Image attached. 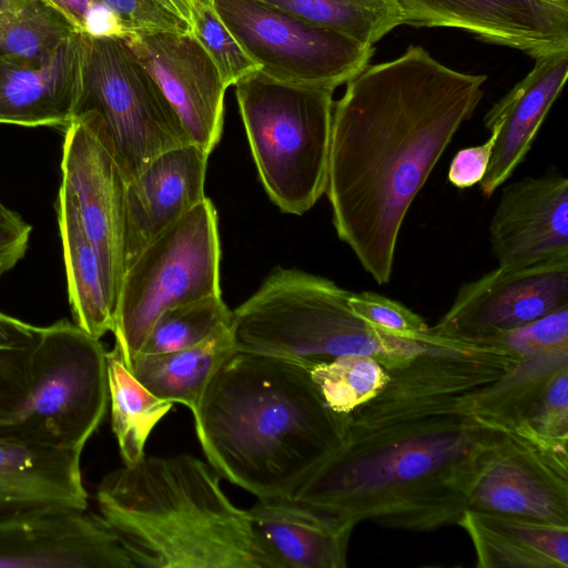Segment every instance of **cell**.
Segmentation results:
<instances>
[{
  "label": "cell",
  "instance_id": "cell-25",
  "mask_svg": "<svg viewBox=\"0 0 568 568\" xmlns=\"http://www.w3.org/2000/svg\"><path fill=\"white\" fill-rule=\"evenodd\" d=\"M54 207L73 323L100 339L113 331L114 312L105 292L97 253L82 227L77 210L61 187Z\"/></svg>",
  "mask_w": 568,
  "mask_h": 568
},
{
  "label": "cell",
  "instance_id": "cell-21",
  "mask_svg": "<svg viewBox=\"0 0 568 568\" xmlns=\"http://www.w3.org/2000/svg\"><path fill=\"white\" fill-rule=\"evenodd\" d=\"M567 75L568 50L539 57L531 71L486 113V129L498 125L499 133L480 182L484 196L490 197L525 159Z\"/></svg>",
  "mask_w": 568,
  "mask_h": 568
},
{
  "label": "cell",
  "instance_id": "cell-20",
  "mask_svg": "<svg viewBox=\"0 0 568 568\" xmlns=\"http://www.w3.org/2000/svg\"><path fill=\"white\" fill-rule=\"evenodd\" d=\"M210 153L191 143L156 156L125 187V268L160 233L206 196Z\"/></svg>",
  "mask_w": 568,
  "mask_h": 568
},
{
  "label": "cell",
  "instance_id": "cell-10",
  "mask_svg": "<svg viewBox=\"0 0 568 568\" xmlns=\"http://www.w3.org/2000/svg\"><path fill=\"white\" fill-rule=\"evenodd\" d=\"M521 355L496 344L448 339L388 372L383 389L349 414L357 426L427 415H474Z\"/></svg>",
  "mask_w": 568,
  "mask_h": 568
},
{
  "label": "cell",
  "instance_id": "cell-23",
  "mask_svg": "<svg viewBox=\"0 0 568 568\" xmlns=\"http://www.w3.org/2000/svg\"><path fill=\"white\" fill-rule=\"evenodd\" d=\"M254 526L283 568H344L353 529L291 498L258 499Z\"/></svg>",
  "mask_w": 568,
  "mask_h": 568
},
{
  "label": "cell",
  "instance_id": "cell-19",
  "mask_svg": "<svg viewBox=\"0 0 568 568\" xmlns=\"http://www.w3.org/2000/svg\"><path fill=\"white\" fill-rule=\"evenodd\" d=\"M85 59L80 33L47 58L0 55V123L65 130L82 95Z\"/></svg>",
  "mask_w": 568,
  "mask_h": 568
},
{
  "label": "cell",
  "instance_id": "cell-11",
  "mask_svg": "<svg viewBox=\"0 0 568 568\" xmlns=\"http://www.w3.org/2000/svg\"><path fill=\"white\" fill-rule=\"evenodd\" d=\"M215 10L267 77L336 89L374 55L363 44L257 0H213Z\"/></svg>",
  "mask_w": 568,
  "mask_h": 568
},
{
  "label": "cell",
  "instance_id": "cell-1",
  "mask_svg": "<svg viewBox=\"0 0 568 568\" xmlns=\"http://www.w3.org/2000/svg\"><path fill=\"white\" fill-rule=\"evenodd\" d=\"M486 79L409 45L367 64L334 102L325 193L337 236L377 284L389 282L406 214Z\"/></svg>",
  "mask_w": 568,
  "mask_h": 568
},
{
  "label": "cell",
  "instance_id": "cell-13",
  "mask_svg": "<svg viewBox=\"0 0 568 568\" xmlns=\"http://www.w3.org/2000/svg\"><path fill=\"white\" fill-rule=\"evenodd\" d=\"M564 307H568V258L520 268L498 266L463 284L430 332L457 342L486 344Z\"/></svg>",
  "mask_w": 568,
  "mask_h": 568
},
{
  "label": "cell",
  "instance_id": "cell-30",
  "mask_svg": "<svg viewBox=\"0 0 568 568\" xmlns=\"http://www.w3.org/2000/svg\"><path fill=\"white\" fill-rule=\"evenodd\" d=\"M75 33L60 13L41 0H0V55L47 58Z\"/></svg>",
  "mask_w": 568,
  "mask_h": 568
},
{
  "label": "cell",
  "instance_id": "cell-12",
  "mask_svg": "<svg viewBox=\"0 0 568 568\" xmlns=\"http://www.w3.org/2000/svg\"><path fill=\"white\" fill-rule=\"evenodd\" d=\"M466 509L568 526V452L503 433L477 458Z\"/></svg>",
  "mask_w": 568,
  "mask_h": 568
},
{
  "label": "cell",
  "instance_id": "cell-3",
  "mask_svg": "<svg viewBox=\"0 0 568 568\" xmlns=\"http://www.w3.org/2000/svg\"><path fill=\"white\" fill-rule=\"evenodd\" d=\"M192 414L215 473L258 499L291 498L351 420L328 407L307 367L242 351L217 369Z\"/></svg>",
  "mask_w": 568,
  "mask_h": 568
},
{
  "label": "cell",
  "instance_id": "cell-36",
  "mask_svg": "<svg viewBox=\"0 0 568 568\" xmlns=\"http://www.w3.org/2000/svg\"><path fill=\"white\" fill-rule=\"evenodd\" d=\"M348 304L361 318L395 336L423 342L439 338L430 332V326L422 316L382 294L367 291L352 292Z\"/></svg>",
  "mask_w": 568,
  "mask_h": 568
},
{
  "label": "cell",
  "instance_id": "cell-15",
  "mask_svg": "<svg viewBox=\"0 0 568 568\" xmlns=\"http://www.w3.org/2000/svg\"><path fill=\"white\" fill-rule=\"evenodd\" d=\"M99 515L59 505L0 510V568H134Z\"/></svg>",
  "mask_w": 568,
  "mask_h": 568
},
{
  "label": "cell",
  "instance_id": "cell-26",
  "mask_svg": "<svg viewBox=\"0 0 568 568\" xmlns=\"http://www.w3.org/2000/svg\"><path fill=\"white\" fill-rule=\"evenodd\" d=\"M236 352L231 328L195 346L159 354H136L129 366L153 395L196 410L211 379Z\"/></svg>",
  "mask_w": 568,
  "mask_h": 568
},
{
  "label": "cell",
  "instance_id": "cell-6",
  "mask_svg": "<svg viewBox=\"0 0 568 568\" xmlns=\"http://www.w3.org/2000/svg\"><path fill=\"white\" fill-rule=\"evenodd\" d=\"M260 180L285 213L325 193L335 89L274 80L261 70L233 85Z\"/></svg>",
  "mask_w": 568,
  "mask_h": 568
},
{
  "label": "cell",
  "instance_id": "cell-34",
  "mask_svg": "<svg viewBox=\"0 0 568 568\" xmlns=\"http://www.w3.org/2000/svg\"><path fill=\"white\" fill-rule=\"evenodd\" d=\"M190 28L215 64L226 88L261 70L226 27L213 0H191Z\"/></svg>",
  "mask_w": 568,
  "mask_h": 568
},
{
  "label": "cell",
  "instance_id": "cell-41",
  "mask_svg": "<svg viewBox=\"0 0 568 568\" xmlns=\"http://www.w3.org/2000/svg\"><path fill=\"white\" fill-rule=\"evenodd\" d=\"M32 226L4 205L0 207V277L26 255Z\"/></svg>",
  "mask_w": 568,
  "mask_h": 568
},
{
  "label": "cell",
  "instance_id": "cell-37",
  "mask_svg": "<svg viewBox=\"0 0 568 568\" xmlns=\"http://www.w3.org/2000/svg\"><path fill=\"white\" fill-rule=\"evenodd\" d=\"M486 344H496L519 355H538L568 348V307L554 311Z\"/></svg>",
  "mask_w": 568,
  "mask_h": 568
},
{
  "label": "cell",
  "instance_id": "cell-28",
  "mask_svg": "<svg viewBox=\"0 0 568 568\" xmlns=\"http://www.w3.org/2000/svg\"><path fill=\"white\" fill-rule=\"evenodd\" d=\"M568 366V348L521 355L516 366L478 402L474 416L504 432H515L541 397L551 377Z\"/></svg>",
  "mask_w": 568,
  "mask_h": 568
},
{
  "label": "cell",
  "instance_id": "cell-22",
  "mask_svg": "<svg viewBox=\"0 0 568 568\" xmlns=\"http://www.w3.org/2000/svg\"><path fill=\"white\" fill-rule=\"evenodd\" d=\"M82 450L0 440V500L10 507L59 505L88 509Z\"/></svg>",
  "mask_w": 568,
  "mask_h": 568
},
{
  "label": "cell",
  "instance_id": "cell-17",
  "mask_svg": "<svg viewBox=\"0 0 568 568\" xmlns=\"http://www.w3.org/2000/svg\"><path fill=\"white\" fill-rule=\"evenodd\" d=\"M405 24L464 30L537 59L568 50V2L550 0H396Z\"/></svg>",
  "mask_w": 568,
  "mask_h": 568
},
{
  "label": "cell",
  "instance_id": "cell-29",
  "mask_svg": "<svg viewBox=\"0 0 568 568\" xmlns=\"http://www.w3.org/2000/svg\"><path fill=\"white\" fill-rule=\"evenodd\" d=\"M313 24L374 45L405 24L396 0H257Z\"/></svg>",
  "mask_w": 568,
  "mask_h": 568
},
{
  "label": "cell",
  "instance_id": "cell-14",
  "mask_svg": "<svg viewBox=\"0 0 568 568\" xmlns=\"http://www.w3.org/2000/svg\"><path fill=\"white\" fill-rule=\"evenodd\" d=\"M60 168V187L97 253L114 312L125 272L126 182L83 115L64 130Z\"/></svg>",
  "mask_w": 568,
  "mask_h": 568
},
{
  "label": "cell",
  "instance_id": "cell-24",
  "mask_svg": "<svg viewBox=\"0 0 568 568\" xmlns=\"http://www.w3.org/2000/svg\"><path fill=\"white\" fill-rule=\"evenodd\" d=\"M478 568H568V526L465 509Z\"/></svg>",
  "mask_w": 568,
  "mask_h": 568
},
{
  "label": "cell",
  "instance_id": "cell-40",
  "mask_svg": "<svg viewBox=\"0 0 568 568\" xmlns=\"http://www.w3.org/2000/svg\"><path fill=\"white\" fill-rule=\"evenodd\" d=\"M488 131L490 136L486 142L462 149L453 158L448 169V180L454 186L467 189L484 179L499 133V126L493 125Z\"/></svg>",
  "mask_w": 568,
  "mask_h": 568
},
{
  "label": "cell",
  "instance_id": "cell-44",
  "mask_svg": "<svg viewBox=\"0 0 568 568\" xmlns=\"http://www.w3.org/2000/svg\"><path fill=\"white\" fill-rule=\"evenodd\" d=\"M550 1H554V2H568V0H550Z\"/></svg>",
  "mask_w": 568,
  "mask_h": 568
},
{
  "label": "cell",
  "instance_id": "cell-27",
  "mask_svg": "<svg viewBox=\"0 0 568 568\" xmlns=\"http://www.w3.org/2000/svg\"><path fill=\"white\" fill-rule=\"evenodd\" d=\"M112 430L123 465L133 466L144 456L148 438L173 403L145 388L129 371L118 348L106 353Z\"/></svg>",
  "mask_w": 568,
  "mask_h": 568
},
{
  "label": "cell",
  "instance_id": "cell-43",
  "mask_svg": "<svg viewBox=\"0 0 568 568\" xmlns=\"http://www.w3.org/2000/svg\"><path fill=\"white\" fill-rule=\"evenodd\" d=\"M9 506L7 504H4L2 500H0V510H3L6 508H8Z\"/></svg>",
  "mask_w": 568,
  "mask_h": 568
},
{
  "label": "cell",
  "instance_id": "cell-7",
  "mask_svg": "<svg viewBox=\"0 0 568 568\" xmlns=\"http://www.w3.org/2000/svg\"><path fill=\"white\" fill-rule=\"evenodd\" d=\"M106 353L67 318L42 327L29 393L0 440L83 449L110 402Z\"/></svg>",
  "mask_w": 568,
  "mask_h": 568
},
{
  "label": "cell",
  "instance_id": "cell-42",
  "mask_svg": "<svg viewBox=\"0 0 568 568\" xmlns=\"http://www.w3.org/2000/svg\"><path fill=\"white\" fill-rule=\"evenodd\" d=\"M172 10L190 26L191 0H166Z\"/></svg>",
  "mask_w": 568,
  "mask_h": 568
},
{
  "label": "cell",
  "instance_id": "cell-2",
  "mask_svg": "<svg viewBox=\"0 0 568 568\" xmlns=\"http://www.w3.org/2000/svg\"><path fill=\"white\" fill-rule=\"evenodd\" d=\"M503 433L462 414L374 426L349 420L342 443L291 499L351 529L365 520L417 532L457 525L477 458Z\"/></svg>",
  "mask_w": 568,
  "mask_h": 568
},
{
  "label": "cell",
  "instance_id": "cell-9",
  "mask_svg": "<svg viewBox=\"0 0 568 568\" xmlns=\"http://www.w3.org/2000/svg\"><path fill=\"white\" fill-rule=\"evenodd\" d=\"M220 260L217 213L205 197L126 266L112 333L128 368L162 312L221 295Z\"/></svg>",
  "mask_w": 568,
  "mask_h": 568
},
{
  "label": "cell",
  "instance_id": "cell-39",
  "mask_svg": "<svg viewBox=\"0 0 568 568\" xmlns=\"http://www.w3.org/2000/svg\"><path fill=\"white\" fill-rule=\"evenodd\" d=\"M123 22L128 31H191L190 26L166 0H101Z\"/></svg>",
  "mask_w": 568,
  "mask_h": 568
},
{
  "label": "cell",
  "instance_id": "cell-5",
  "mask_svg": "<svg viewBox=\"0 0 568 568\" xmlns=\"http://www.w3.org/2000/svg\"><path fill=\"white\" fill-rule=\"evenodd\" d=\"M351 294L326 277L277 266L232 311L236 351L284 358L308 369L343 355H368L390 371L447 342L384 332L353 312Z\"/></svg>",
  "mask_w": 568,
  "mask_h": 568
},
{
  "label": "cell",
  "instance_id": "cell-4",
  "mask_svg": "<svg viewBox=\"0 0 568 568\" xmlns=\"http://www.w3.org/2000/svg\"><path fill=\"white\" fill-rule=\"evenodd\" d=\"M100 516L135 567L283 568L248 510L223 493L194 456H144L106 474Z\"/></svg>",
  "mask_w": 568,
  "mask_h": 568
},
{
  "label": "cell",
  "instance_id": "cell-31",
  "mask_svg": "<svg viewBox=\"0 0 568 568\" xmlns=\"http://www.w3.org/2000/svg\"><path fill=\"white\" fill-rule=\"evenodd\" d=\"M231 317L232 311L221 295L170 307L155 320L139 353L159 354L195 346L230 329Z\"/></svg>",
  "mask_w": 568,
  "mask_h": 568
},
{
  "label": "cell",
  "instance_id": "cell-33",
  "mask_svg": "<svg viewBox=\"0 0 568 568\" xmlns=\"http://www.w3.org/2000/svg\"><path fill=\"white\" fill-rule=\"evenodd\" d=\"M42 327L0 311V433L22 406Z\"/></svg>",
  "mask_w": 568,
  "mask_h": 568
},
{
  "label": "cell",
  "instance_id": "cell-35",
  "mask_svg": "<svg viewBox=\"0 0 568 568\" xmlns=\"http://www.w3.org/2000/svg\"><path fill=\"white\" fill-rule=\"evenodd\" d=\"M513 433L568 452V366L551 377L525 422Z\"/></svg>",
  "mask_w": 568,
  "mask_h": 568
},
{
  "label": "cell",
  "instance_id": "cell-8",
  "mask_svg": "<svg viewBox=\"0 0 568 568\" xmlns=\"http://www.w3.org/2000/svg\"><path fill=\"white\" fill-rule=\"evenodd\" d=\"M83 115L126 183L163 152L191 144L179 115L122 39L84 36Z\"/></svg>",
  "mask_w": 568,
  "mask_h": 568
},
{
  "label": "cell",
  "instance_id": "cell-32",
  "mask_svg": "<svg viewBox=\"0 0 568 568\" xmlns=\"http://www.w3.org/2000/svg\"><path fill=\"white\" fill-rule=\"evenodd\" d=\"M310 374L329 408L351 414L374 398L388 379L387 369L368 355H343L318 363Z\"/></svg>",
  "mask_w": 568,
  "mask_h": 568
},
{
  "label": "cell",
  "instance_id": "cell-18",
  "mask_svg": "<svg viewBox=\"0 0 568 568\" xmlns=\"http://www.w3.org/2000/svg\"><path fill=\"white\" fill-rule=\"evenodd\" d=\"M568 180L559 172L504 187L489 223L498 266L520 268L568 258Z\"/></svg>",
  "mask_w": 568,
  "mask_h": 568
},
{
  "label": "cell",
  "instance_id": "cell-16",
  "mask_svg": "<svg viewBox=\"0 0 568 568\" xmlns=\"http://www.w3.org/2000/svg\"><path fill=\"white\" fill-rule=\"evenodd\" d=\"M175 110L193 144L211 154L221 140L226 85L191 31L134 32L122 39Z\"/></svg>",
  "mask_w": 568,
  "mask_h": 568
},
{
  "label": "cell",
  "instance_id": "cell-38",
  "mask_svg": "<svg viewBox=\"0 0 568 568\" xmlns=\"http://www.w3.org/2000/svg\"><path fill=\"white\" fill-rule=\"evenodd\" d=\"M60 13L73 29L92 38L125 39L130 32L101 0H41Z\"/></svg>",
  "mask_w": 568,
  "mask_h": 568
}]
</instances>
